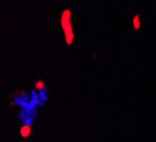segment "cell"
Listing matches in <instances>:
<instances>
[{"mask_svg": "<svg viewBox=\"0 0 156 142\" xmlns=\"http://www.w3.org/2000/svg\"><path fill=\"white\" fill-rule=\"evenodd\" d=\"M70 13L69 9L62 11V16H61V26L62 30H63V34H65V42L68 45H70L73 42V30H72V23H70Z\"/></svg>", "mask_w": 156, "mask_h": 142, "instance_id": "cell-1", "label": "cell"}, {"mask_svg": "<svg viewBox=\"0 0 156 142\" xmlns=\"http://www.w3.org/2000/svg\"><path fill=\"white\" fill-rule=\"evenodd\" d=\"M132 27H134L135 30H139V27H141V20H139V16H134V18H132Z\"/></svg>", "mask_w": 156, "mask_h": 142, "instance_id": "cell-2", "label": "cell"}, {"mask_svg": "<svg viewBox=\"0 0 156 142\" xmlns=\"http://www.w3.org/2000/svg\"><path fill=\"white\" fill-rule=\"evenodd\" d=\"M35 87L38 89V90H41V89L45 87V83H44L42 80H38V82H37V84H35Z\"/></svg>", "mask_w": 156, "mask_h": 142, "instance_id": "cell-3", "label": "cell"}]
</instances>
